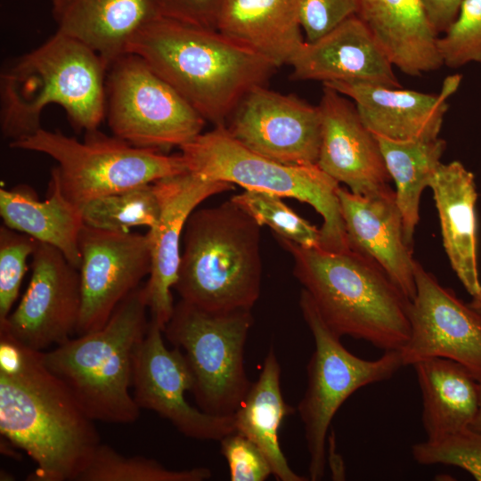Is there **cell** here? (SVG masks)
<instances>
[{
	"label": "cell",
	"instance_id": "d4e9b609",
	"mask_svg": "<svg viewBox=\"0 0 481 481\" xmlns=\"http://www.w3.org/2000/svg\"><path fill=\"white\" fill-rule=\"evenodd\" d=\"M216 29L277 68L289 65L306 41L296 0H224Z\"/></svg>",
	"mask_w": 481,
	"mask_h": 481
},
{
	"label": "cell",
	"instance_id": "8d00e7d4",
	"mask_svg": "<svg viewBox=\"0 0 481 481\" xmlns=\"http://www.w3.org/2000/svg\"><path fill=\"white\" fill-rule=\"evenodd\" d=\"M296 1L307 42L316 40L358 12V0Z\"/></svg>",
	"mask_w": 481,
	"mask_h": 481
},
{
	"label": "cell",
	"instance_id": "4316f807",
	"mask_svg": "<svg viewBox=\"0 0 481 481\" xmlns=\"http://www.w3.org/2000/svg\"><path fill=\"white\" fill-rule=\"evenodd\" d=\"M412 366L422 395L426 440H440L469 428L478 407L477 376L442 357L423 359Z\"/></svg>",
	"mask_w": 481,
	"mask_h": 481
},
{
	"label": "cell",
	"instance_id": "4dcf8cb0",
	"mask_svg": "<svg viewBox=\"0 0 481 481\" xmlns=\"http://www.w3.org/2000/svg\"><path fill=\"white\" fill-rule=\"evenodd\" d=\"M211 477L208 468L169 469L153 459L127 457L101 444L77 481H205Z\"/></svg>",
	"mask_w": 481,
	"mask_h": 481
},
{
	"label": "cell",
	"instance_id": "52a82bcc",
	"mask_svg": "<svg viewBox=\"0 0 481 481\" xmlns=\"http://www.w3.org/2000/svg\"><path fill=\"white\" fill-rule=\"evenodd\" d=\"M187 170L203 178L238 184L305 202L322 216L320 248L348 249L338 196L339 183L317 164L281 163L245 147L225 126H215L183 145Z\"/></svg>",
	"mask_w": 481,
	"mask_h": 481
},
{
	"label": "cell",
	"instance_id": "ac0fdd59",
	"mask_svg": "<svg viewBox=\"0 0 481 481\" xmlns=\"http://www.w3.org/2000/svg\"><path fill=\"white\" fill-rule=\"evenodd\" d=\"M318 108L317 166L355 194L371 196L392 189L378 140L362 121L354 102L323 86Z\"/></svg>",
	"mask_w": 481,
	"mask_h": 481
},
{
	"label": "cell",
	"instance_id": "8992f818",
	"mask_svg": "<svg viewBox=\"0 0 481 481\" xmlns=\"http://www.w3.org/2000/svg\"><path fill=\"white\" fill-rule=\"evenodd\" d=\"M143 286L133 290L101 329L39 352L45 366L94 421L135 422L140 408L130 394L133 357L149 322Z\"/></svg>",
	"mask_w": 481,
	"mask_h": 481
},
{
	"label": "cell",
	"instance_id": "277c9868",
	"mask_svg": "<svg viewBox=\"0 0 481 481\" xmlns=\"http://www.w3.org/2000/svg\"><path fill=\"white\" fill-rule=\"evenodd\" d=\"M107 70L94 50L56 31L1 73L2 135L10 143L32 135L50 104L64 110L74 130L98 129L106 118Z\"/></svg>",
	"mask_w": 481,
	"mask_h": 481
},
{
	"label": "cell",
	"instance_id": "2e32d148",
	"mask_svg": "<svg viewBox=\"0 0 481 481\" xmlns=\"http://www.w3.org/2000/svg\"><path fill=\"white\" fill-rule=\"evenodd\" d=\"M226 129L252 151L289 165L316 164L321 143V115L292 94L257 86L232 114Z\"/></svg>",
	"mask_w": 481,
	"mask_h": 481
},
{
	"label": "cell",
	"instance_id": "1f68e13d",
	"mask_svg": "<svg viewBox=\"0 0 481 481\" xmlns=\"http://www.w3.org/2000/svg\"><path fill=\"white\" fill-rule=\"evenodd\" d=\"M282 199L269 192L245 189L230 200L261 227L268 226L276 238L306 248H320V228L301 217Z\"/></svg>",
	"mask_w": 481,
	"mask_h": 481
},
{
	"label": "cell",
	"instance_id": "3957f363",
	"mask_svg": "<svg viewBox=\"0 0 481 481\" xmlns=\"http://www.w3.org/2000/svg\"><path fill=\"white\" fill-rule=\"evenodd\" d=\"M276 239L330 330L384 352L404 347L411 334V299L373 259L349 248L329 251Z\"/></svg>",
	"mask_w": 481,
	"mask_h": 481
},
{
	"label": "cell",
	"instance_id": "e0dca14e",
	"mask_svg": "<svg viewBox=\"0 0 481 481\" xmlns=\"http://www.w3.org/2000/svg\"><path fill=\"white\" fill-rule=\"evenodd\" d=\"M160 213L156 225L149 229L151 271L143 285L150 321L164 330L174 302L172 289L177 277L181 241L190 215L208 198L234 189V184L203 178L184 172L153 183Z\"/></svg>",
	"mask_w": 481,
	"mask_h": 481
},
{
	"label": "cell",
	"instance_id": "74e56055",
	"mask_svg": "<svg viewBox=\"0 0 481 481\" xmlns=\"http://www.w3.org/2000/svg\"><path fill=\"white\" fill-rule=\"evenodd\" d=\"M224 0H159L164 17L184 23L216 29Z\"/></svg>",
	"mask_w": 481,
	"mask_h": 481
},
{
	"label": "cell",
	"instance_id": "6da1fadb",
	"mask_svg": "<svg viewBox=\"0 0 481 481\" xmlns=\"http://www.w3.org/2000/svg\"><path fill=\"white\" fill-rule=\"evenodd\" d=\"M94 422L39 352L0 330V432L36 463L29 480L77 481L102 444Z\"/></svg>",
	"mask_w": 481,
	"mask_h": 481
},
{
	"label": "cell",
	"instance_id": "8fae6325",
	"mask_svg": "<svg viewBox=\"0 0 481 481\" xmlns=\"http://www.w3.org/2000/svg\"><path fill=\"white\" fill-rule=\"evenodd\" d=\"M106 118L113 135L159 151L191 142L207 122L143 58L131 53L108 68Z\"/></svg>",
	"mask_w": 481,
	"mask_h": 481
},
{
	"label": "cell",
	"instance_id": "f546056e",
	"mask_svg": "<svg viewBox=\"0 0 481 481\" xmlns=\"http://www.w3.org/2000/svg\"><path fill=\"white\" fill-rule=\"evenodd\" d=\"M84 224L96 229L128 232L154 227L160 208L153 183L102 196L80 207Z\"/></svg>",
	"mask_w": 481,
	"mask_h": 481
},
{
	"label": "cell",
	"instance_id": "44dd1931",
	"mask_svg": "<svg viewBox=\"0 0 481 481\" xmlns=\"http://www.w3.org/2000/svg\"><path fill=\"white\" fill-rule=\"evenodd\" d=\"M338 196L348 248L373 259L412 300L415 259L404 240L395 191L363 196L339 186Z\"/></svg>",
	"mask_w": 481,
	"mask_h": 481
},
{
	"label": "cell",
	"instance_id": "60d3db41",
	"mask_svg": "<svg viewBox=\"0 0 481 481\" xmlns=\"http://www.w3.org/2000/svg\"><path fill=\"white\" fill-rule=\"evenodd\" d=\"M469 305L473 308L481 312V293L472 297V300L470 301Z\"/></svg>",
	"mask_w": 481,
	"mask_h": 481
},
{
	"label": "cell",
	"instance_id": "f35d334b",
	"mask_svg": "<svg viewBox=\"0 0 481 481\" xmlns=\"http://www.w3.org/2000/svg\"><path fill=\"white\" fill-rule=\"evenodd\" d=\"M424 12L438 35L444 33L456 19L463 0H419Z\"/></svg>",
	"mask_w": 481,
	"mask_h": 481
},
{
	"label": "cell",
	"instance_id": "83f0119b",
	"mask_svg": "<svg viewBox=\"0 0 481 481\" xmlns=\"http://www.w3.org/2000/svg\"><path fill=\"white\" fill-rule=\"evenodd\" d=\"M281 365L273 346L269 348L256 382L233 413L236 431L254 442L263 452L273 475L281 481H306L289 466L278 434L283 419L294 409L283 399Z\"/></svg>",
	"mask_w": 481,
	"mask_h": 481
},
{
	"label": "cell",
	"instance_id": "e575fe53",
	"mask_svg": "<svg viewBox=\"0 0 481 481\" xmlns=\"http://www.w3.org/2000/svg\"><path fill=\"white\" fill-rule=\"evenodd\" d=\"M37 243L26 233L4 224L0 227V322L8 317L18 298L28 270L27 260L33 255Z\"/></svg>",
	"mask_w": 481,
	"mask_h": 481
},
{
	"label": "cell",
	"instance_id": "30bf717a",
	"mask_svg": "<svg viewBox=\"0 0 481 481\" xmlns=\"http://www.w3.org/2000/svg\"><path fill=\"white\" fill-rule=\"evenodd\" d=\"M250 309L213 312L183 299L174 306L163 333L183 350L194 377L192 390L201 411L233 415L252 383L244 350L253 325Z\"/></svg>",
	"mask_w": 481,
	"mask_h": 481
},
{
	"label": "cell",
	"instance_id": "836d02e7",
	"mask_svg": "<svg viewBox=\"0 0 481 481\" xmlns=\"http://www.w3.org/2000/svg\"><path fill=\"white\" fill-rule=\"evenodd\" d=\"M412 455L419 464L458 467L481 481L480 432L468 428L440 440L416 443Z\"/></svg>",
	"mask_w": 481,
	"mask_h": 481
},
{
	"label": "cell",
	"instance_id": "9c48e42d",
	"mask_svg": "<svg viewBox=\"0 0 481 481\" xmlns=\"http://www.w3.org/2000/svg\"><path fill=\"white\" fill-rule=\"evenodd\" d=\"M299 306L313 335L314 350L307 363V386L298 412L309 453V477L318 481L324 476L328 430L338 410L356 390L391 379L404 364L400 350L385 351L375 360L349 352L304 289Z\"/></svg>",
	"mask_w": 481,
	"mask_h": 481
},
{
	"label": "cell",
	"instance_id": "5b68a950",
	"mask_svg": "<svg viewBox=\"0 0 481 481\" xmlns=\"http://www.w3.org/2000/svg\"><path fill=\"white\" fill-rule=\"evenodd\" d=\"M261 226L231 200L195 209L183 233L181 299L201 309H252L261 291Z\"/></svg>",
	"mask_w": 481,
	"mask_h": 481
},
{
	"label": "cell",
	"instance_id": "9a60e30c",
	"mask_svg": "<svg viewBox=\"0 0 481 481\" xmlns=\"http://www.w3.org/2000/svg\"><path fill=\"white\" fill-rule=\"evenodd\" d=\"M81 311L77 335L102 328L151 271L148 233L84 225L79 236Z\"/></svg>",
	"mask_w": 481,
	"mask_h": 481
},
{
	"label": "cell",
	"instance_id": "4fadbf2b",
	"mask_svg": "<svg viewBox=\"0 0 481 481\" xmlns=\"http://www.w3.org/2000/svg\"><path fill=\"white\" fill-rule=\"evenodd\" d=\"M32 273L16 309L0 322L25 346L37 352L65 343L77 334L81 311L79 270L56 248L37 241Z\"/></svg>",
	"mask_w": 481,
	"mask_h": 481
},
{
	"label": "cell",
	"instance_id": "d590c367",
	"mask_svg": "<svg viewBox=\"0 0 481 481\" xmlns=\"http://www.w3.org/2000/svg\"><path fill=\"white\" fill-rule=\"evenodd\" d=\"M220 444L231 481H264L273 474L263 452L244 435L234 431L223 437Z\"/></svg>",
	"mask_w": 481,
	"mask_h": 481
},
{
	"label": "cell",
	"instance_id": "ab89813d",
	"mask_svg": "<svg viewBox=\"0 0 481 481\" xmlns=\"http://www.w3.org/2000/svg\"><path fill=\"white\" fill-rule=\"evenodd\" d=\"M478 381V407L469 428L481 433V375L477 376Z\"/></svg>",
	"mask_w": 481,
	"mask_h": 481
},
{
	"label": "cell",
	"instance_id": "7402d4cb",
	"mask_svg": "<svg viewBox=\"0 0 481 481\" xmlns=\"http://www.w3.org/2000/svg\"><path fill=\"white\" fill-rule=\"evenodd\" d=\"M57 31L101 56L107 67L144 26L163 17L159 0H52Z\"/></svg>",
	"mask_w": 481,
	"mask_h": 481
},
{
	"label": "cell",
	"instance_id": "7a4b0ae2",
	"mask_svg": "<svg viewBox=\"0 0 481 481\" xmlns=\"http://www.w3.org/2000/svg\"><path fill=\"white\" fill-rule=\"evenodd\" d=\"M127 53L143 58L207 122L226 126L252 89L277 67L217 29L160 17L139 30Z\"/></svg>",
	"mask_w": 481,
	"mask_h": 481
},
{
	"label": "cell",
	"instance_id": "d6986e66",
	"mask_svg": "<svg viewBox=\"0 0 481 481\" xmlns=\"http://www.w3.org/2000/svg\"><path fill=\"white\" fill-rule=\"evenodd\" d=\"M289 65L294 80L402 87L393 64L357 15L314 41H305Z\"/></svg>",
	"mask_w": 481,
	"mask_h": 481
},
{
	"label": "cell",
	"instance_id": "f1b7e54d",
	"mask_svg": "<svg viewBox=\"0 0 481 481\" xmlns=\"http://www.w3.org/2000/svg\"><path fill=\"white\" fill-rule=\"evenodd\" d=\"M375 136L395 185V201L403 218L405 242L412 248L420 221L421 194L429 188L441 165L446 142L439 136L429 140H393Z\"/></svg>",
	"mask_w": 481,
	"mask_h": 481
},
{
	"label": "cell",
	"instance_id": "7c38bea8",
	"mask_svg": "<svg viewBox=\"0 0 481 481\" xmlns=\"http://www.w3.org/2000/svg\"><path fill=\"white\" fill-rule=\"evenodd\" d=\"M163 330L149 321L144 338L133 357V396L140 409L155 412L183 436L220 441L236 431L233 415H214L192 406L184 396L194 377L182 350L168 349Z\"/></svg>",
	"mask_w": 481,
	"mask_h": 481
},
{
	"label": "cell",
	"instance_id": "cb8c5ba5",
	"mask_svg": "<svg viewBox=\"0 0 481 481\" xmlns=\"http://www.w3.org/2000/svg\"><path fill=\"white\" fill-rule=\"evenodd\" d=\"M394 67L420 76L443 66L438 35L419 0H358L356 14Z\"/></svg>",
	"mask_w": 481,
	"mask_h": 481
},
{
	"label": "cell",
	"instance_id": "484cf974",
	"mask_svg": "<svg viewBox=\"0 0 481 481\" xmlns=\"http://www.w3.org/2000/svg\"><path fill=\"white\" fill-rule=\"evenodd\" d=\"M49 190V196L40 200L28 185L2 188L0 215L4 224L56 248L79 270V236L85 225L81 208L65 197L52 175Z\"/></svg>",
	"mask_w": 481,
	"mask_h": 481
},
{
	"label": "cell",
	"instance_id": "5bb4252c",
	"mask_svg": "<svg viewBox=\"0 0 481 481\" xmlns=\"http://www.w3.org/2000/svg\"><path fill=\"white\" fill-rule=\"evenodd\" d=\"M411 300V334L400 350L403 364L431 357L455 361L481 375V312L462 301L417 260Z\"/></svg>",
	"mask_w": 481,
	"mask_h": 481
},
{
	"label": "cell",
	"instance_id": "d6a6232c",
	"mask_svg": "<svg viewBox=\"0 0 481 481\" xmlns=\"http://www.w3.org/2000/svg\"><path fill=\"white\" fill-rule=\"evenodd\" d=\"M437 49L443 65L452 69L481 63V0H463L454 21L437 38Z\"/></svg>",
	"mask_w": 481,
	"mask_h": 481
},
{
	"label": "cell",
	"instance_id": "603a6c76",
	"mask_svg": "<svg viewBox=\"0 0 481 481\" xmlns=\"http://www.w3.org/2000/svg\"><path fill=\"white\" fill-rule=\"evenodd\" d=\"M429 188L452 269L474 297L481 293L478 266L477 191L474 174L460 161L438 167Z\"/></svg>",
	"mask_w": 481,
	"mask_h": 481
},
{
	"label": "cell",
	"instance_id": "ffe728a7",
	"mask_svg": "<svg viewBox=\"0 0 481 481\" xmlns=\"http://www.w3.org/2000/svg\"><path fill=\"white\" fill-rule=\"evenodd\" d=\"M461 77H447L438 94L380 85L330 82L329 86L354 102L365 126L375 135L393 140L438 137L448 110L447 99Z\"/></svg>",
	"mask_w": 481,
	"mask_h": 481
},
{
	"label": "cell",
	"instance_id": "ba28073f",
	"mask_svg": "<svg viewBox=\"0 0 481 481\" xmlns=\"http://www.w3.org/2000/svg\"><path fill=\"white\" fill-rule=\"evenodd\" d=\"M10 147L53 159V175L65 197L78 207L102 196L187 172L181 153L136 147L98 129L85 132L82 142L59 131L40 128L11 142Z\"/></svg>",
	"mask_w": 481,
	"mask_h": 481
}]
</instances>
